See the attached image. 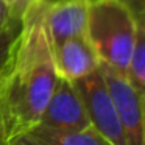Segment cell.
Listing matches in <instances>:
<instances>
[{
  "instance_id": "cell-4",
  "label": "cell",
  "mask_w": 145,
  "mask_h": 145,
  "mask_svg": "<svg viewBox=\"0 0 145 145\" xmlns=\"http://www.w3.org/2000/svg\"><path fill=\"white\" fill-rule=\"evenodd\" d=\"M72 83L81 97L92 128L112 145H125L122 125L100 70L97 69Z\"/></svg>"
},
{
  "instance_id": "cell-9",
  "label": "cell",
  "mask_w": 145,
  "mask_h": 145,
  "mask_svg": "<svg viewBox=\"0 0 145 145\" xmlns=\"http://www.w3.org/2000/svg\"><path fill=\"white\" fill-rule=\"evenodd\" d=\"M125 75L128 81L140 94L145 95V27H140L137 30L133 53Z\"/></svg>"
},
{
  "instance_id": "cell-3",
  "label": "cell",
  "mask_w": 145,
  "mask_h": 145,
  "mask_svg": "<svg viewBox=\"0 0 145 145\" xmlns=\"http://www.w3.org/2000/svg\"><path fill=\"white\" fill-rule=\"evenodd\" d=\"M103 81L114 101L125 136V145H145L144 131V94L128 81L126 75L112 67L98 64Z\"/></svg>"
},
{
  "instance_id": "cell-11",
  "label": "cell",
  "mask_w": 145,
  "mask_h": 145,
  "mask_svg": "<svg viewBox=\"0 0 145 145\" xmlns=\"http://www.w3.org/2000/svg\"><path fill=\"white\" fill-rule=\"evenodd\" d=\"M129 11L137 24L145 25V0H120Z\"/></svg>"
},
{
  "instance_id": "cell-2",
  "label": "cell",
  "mask_w": 145,
  "mask_h": 145,
  "mask_svg": "<svg viewBox=\"0 0 145 145\" xmlns=\"http://www.w3.org/2000/svg\"><path fill=\"white\" fill-rule=\"evenodd\" d=\"M137 24L131 11L120 0H91L88 10L86 38L98 56V61L126 73L134 47Z\"/></svg>"
},
{
  "instance_id": "cell-16",
  "label": "cell",
  "mask_w": 145,
  "mask_h": 145,
  "mask_svg": "<svg viewBox=\"0 0 145 145\" xmlns=\"http://www.w3.org/2000/svg\"><path fill=\"white\" fill-rule=\"evenodd\" d=\"M0 145H2V144H0Z\"/></svg>"
},
{
  "instance_id": "cell-10",
  "label": "cell",
  "mask_w": 145,
  "mask_h": 145,
  "mask_svg": "<svg viewBox=\"0 0 145 145\" xmlns=\"http://www.w3.org/2000/svg\"><path fill=\"white\" fill-rule=\"evenodd\" d=\"M20 28H22V17H13L7 25L0 28V72L13 53Z\"/></svg>"
},
{
  "instance_id": "cell-8",
  "label": "cell",
  "mask_w": 145,
  "mask_h": 145,
  "mask_svg": "<svg viewBox=\"0 0 145 145\" xmlns=\"http://www.w3.org/2000/svg\"><path fill=\"white\" fill-rule=\"evenodd\" d=\"M30 133L47 145H112L92 126L78 131H58L53 128L38 125Z\"/></svg>"
},
{
  "instance_id": "cell-13",
  "label": "cell",
  "mask_w": 145,
  "mask_h": 145,
  "mask_svg": "<svg viewBox=\"0 0 145 145\" xmlns=\"http://www.w3.org/2000/svg\"><path fill=\"white\" fill-rule=\"evenodd\" d=\"M10 145H47V144L42 142L41 139H38L31 133H27V134H22L19 137H16Z\"/></svg>"
},
{
  "instance_id": "cell-12",
  "label": "cell",
  "mask_w": 145,
  "mask_h": 145,
  "mask_svg": "<svg viewBox=\"0 0 145 145\" xmlns=\"http://www.w3.org/2000/svg\"><path fill=\"white\" fill-rule=\"evenodd\" d=\"M8 10L11 11L13 16H17V17H22V13L24 10L27 8L30 0H0Z\"/></svg>"
},
{
  "instance_id": "cell-14",
  "label": "cell",
  "mask_w": 145,
  "mask_h": 145,
  "mask_svg": "<svg viewBox=\"0 0 145 145\" xmlns=\"http://www.w3.org/2000/svg\"><path fill=\"white\" fill-rule=\"evenodd\" d=\"M13 17H17V16H13V14H11V11L8 10V8L5 7L2 2H0V28H2L3 25H7V24L10 22Z\"/></svg>"
},
{
  "instance_id": "cell-1",
  "label": "cell",
  "mask_w": 145,
  "mask_h": 145,
  "mask_svg": "<svg viewBox=\"0 0 145 145\" xmlns=\"http://www.w3.org/2000/svg\"><path fill=\"white\" fill-rule=\"evenodd\" d=\"M45 0H30L10 59L0 72V144L39 125L58 80L45 27Z\"/></svg>"
},
{
  "instance_id": "cell-5",
  "label": "cell",
  "mask_w": 145,
  "mask_h": 145,
  "mask_svg": "<svg viewBox=\"0 0 145 145\" xmlns=\"http://www.w3.org/2000/svg\"><path fill=\"white\" fill-rule=\"evenodd\" d=\"M39 125L58 131H78L91 126L81 97L72 81L58 76Z\"/></svg>"
},
{
  "instance_id": "cell-15",
  "label": "cell",
  "mask_w": 145,
  "mask_h": 145,
  "mask_svg": "<svg viewBox=\"0 0 145 145\" xmlns=\"http://www.w3.org/2000/svg\"><path fill=\"white\" fill-rule=\"evenodd\" d=\"M45 2H55V0H45Z\"/></svg>"
},
{
  "instance_id": "cell-7",
  "label": "cell",
  "mask_w": 145,
  "mask_h": 145,
  "mask_svg": "<svg viewBox=\"0 0 145 145\" xmlns=\"http://www.w3.org/2000/svg\"><path fill=\"white\" fill-rule=\"evenodd\" d=\"M55 70L59 78L75 81L98 69V56L86 35L67 38L53 47Z\"/></svg>"
},
{
  "instance_id": "cell-6",
  "label": "cell",
  "mask_w": 145,
  "mask_h": 145,
  "mask_svg": "<svg viewBox=\"0 0 145 145\" xmlns=\"http://www.w3.org/2000/svg\"><path fill=\"white\" fill-rule=\"evenodd\" d=\"M91 0H55L45 5V27L52 47L86 33Z\"/></svg>"
}]
</instances>
